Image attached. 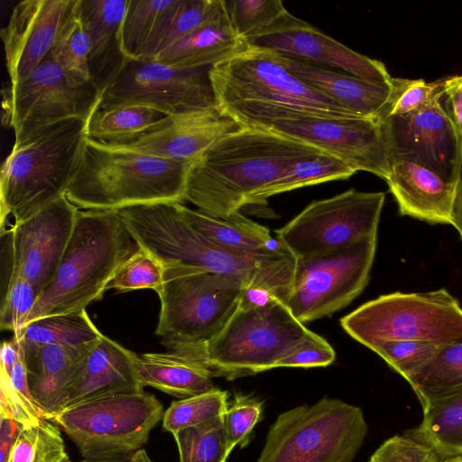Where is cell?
Here are the masks:
<instances>
[{
  "label": "cell",
  "mask_w": 462,
  "mask_h": 462,
  "mask_svg": "<svg viewBox=\"0 0 462 462\" xmlns=\"http://www.w3.org/2000/svg\"><path fill=\"white\" fill-rule=\"evenodd\" d=\"M180 203H154L118 210L139 246L166 265H187L238 281L245 290L269 291L285 304L291 294L296 257L285 247L265 254L224 248L194 228Z\"/></svg>",
  "instance_id": "1"
},
{
  "label": "cell",
  "mask_w": 462,
  "mask_h": 462,
  "mask_svg": "<svg viewBox=\"0 0 462 462\" xmlns=\"http://www.w3.org/2000/svg\"><path fill=\"white\" fill-rule=\"evenodd\" d=\"M320 152L268 130L244 127L219 139L191 163L185 201L208 215L228 217L252 205L286 168Z\"/></svg>",
  "instance_id": "2"
},
{
  "label": "cell",
  "mask_w": 462,
  "mask_h": 462,
  "mask_svg": "<svg viewBox=\"0 0 462 462\" xmlns=\"http://www.w3.org/2000/svg\"><path fill=\"white\" fill-rule=\"evenodd\" d=\"M209 76L218 107L245 128L310 116L362 118L295 78L270 51L245 45Z\"/></svg>",
  "instance_id": "3"
},
{
  "label": "cell",
  "mask_w": 462,
  "mask_h": 462,
  "mask_svg": "<svg viewBox=\"0 0 462 462\" xmlns=\"http://www.w3.org/2000/svg\"><path fill=\"white\" fill-rule=\"evenodd\" d=\"M191 162L110 147L87 139L65 196L79 209L120 210L183 203Z\"/></svg>",
  "instance_id": "4"
},
{
  "label": "cell",
  "mask_w": 462,
  "mask_h": 462,
  "mask_svg": "<svg viewBox=\"0 0 462 462\" xmlns=\"http://www.w3.org/2000/svg\"><path fill=\"white\" fill-rule=\"evenodd\" d=\"M139 249L118 210L79 209L57 272L39 295L28 323L86 310L103 298L119 267Z\"/></svg>",
  "instance_id": "5"
},
{
  "label": "cell",
  "mask_w": 462,
  "mask_h": 462,
  "mask_svg": "<svg viewBox=\"0 0 462 462\" xmlns=\"http://www.w3.org/2000/svg\"><path fill=\"white\" fill-rule=\"evenodd\" d=\"M88 120L72 118L14 141L0 175L1 230L19 224L65 195L79 168Z\"/></svg>",
  "instance_id": "6"
},
{
  "label": "cell",
  "mask_w": 462,
  "mask_h": 462,
  "mask_svg": "<svg viewBox=\"0 0 462 462\" xmlns=\"http://www.w3.org/2000/svg\"><path fill=\"white\" fill-rule=\"evenodd\" d=\"M244 291L232 278L194 266L166 265L155 333L167 350L207 348L236 310Z\"/></svg>",
  "instance_id": "7"
},
{
  "label": "cell",
  "mask_w": 462,
  "mask_h": 462,
  "mask_svg": "<svg viewBox=\"0 0 462 462\" xmlns=\"http://www.w3.org/2000/svg\"><path fill=\"white\" fill-rule=\"evenodd\" d=\"M367 432L361 408L324 397L281 413L257 462H352Z\"/></svg>",
  "instance_id": "8"
},
{
  "label": "cell",
  "mask_w": 462,
  "mask_h": 462,
  "mask_svg": "<svg viewBox=\"0 0 462 462\" xmlns=\"http://www.w3.org/2000/svg\"><path fill=\"white\" fill-rule=\"evenodd\" d=\"M309 329L278 298L241 305L207 344L216 376L228 380L276 368L304 340Z\"/></svg>",
  "instance_id": "9"
},
{
  "label": "cell",
  "mask_w": 462,
  "mask_h": 462,
  "mask_svg": "<svg viewBox=\"0 0 462 462\" xmlns=\"http://www.w3.org/2000/svg\"><path fill=\"white\" fill-rule=\"evenodd\" d=\"M340 324L351 337L370 349L386 341L442 346L462 340V308L445 289L379 296L346 315Z\"/></svg>",
  "instance_id": "10"
},
{
  "label": "cell",
  "mask_w": 462,
  "mask_h": 462,
  "mask_svg": "<svg viewBox=\"0 0 462 462\" xmlns=\"http://www.w3.org/2000/svg\"><path fill=\"white\" fill-rule=\"evenodd\" d=\"M163 414L162 402L143 391L77 405L49 420L74 442L83 458L92 459L141 449Z\"/></svg>",
  "instance_id": "11"
},
{
  "label": "cell",
  "mask_w": 462,
  "mask_h": 462,
  "mask_svg": "<svg viewBox=\"0 0 462 462\" xmlns=\"http://www.w3.org/2000/svg\"><path fill=\"white\" fill-rule=\"evenodd\" d=\"M384 192L350 189L308 205L276 238L296 258L328 254L377 236Z\"/></svg>",
  "instance_id": "12"
},
{
  "label": "cell",
  "mask_w": 462,
  "mask_h": 462,
  "mask_svg": "<svg viewBox=\"0 0 462 462\" xmlns=\"http://www.w3.org/2000/svg\"><path fill=\"white\" fill-rule=\"evenodd\" d=\"M377 236L328 254L296 258L291 294L286 302L301 323L345 308L365 289L374 263Z\"/></svg>",
  "instance_id": "13"
},
{
  "label": "cell",
  "mask_w": 462,
  "mask_h": 462,
  "mask_svg": "<svg viewBox=\"0 0 462 462\" xmlns=\"http://www.w3.org/2000/svg\"><path fill=\"white\" fill-rule=\"evenodd\" d=\"M101 96L92 81L83 85L69 81L49 54L27 78L3 88L2 122L19 141L60 121L88 120Z\"/></svg>",
  "instance_id": "14"
},
{
  "label": "cell",
  "mask_w": 462,
  "mask_h": 462,
  "mask_svg": "<svg viewBox=\"0 0 462 462\" xmlns=\"http://www.w3.org/2000/svg\"><path fill=\"white\" fill-rule=\"evenodd\" d=\"M210 69L177 68L158 60H129L102 94L98 109L142 106L169 116L217 107Z\"/></svg>",
  "instance_id": "15"
},
{
  "label": "cell",
  "mask_w": 462,
  "mask_h": 462,
  "mask_svg": "<svg viewBox=\"0 0 462 462\" xmlns=\"http://www.w3.org/2000/svg\"><path fill=\"white\" fill-rule=\"evenodd\" d=\"M442 95L410 114L388 116L381 127L390 163L412 161L456 183L462 139L441 105Z\"/></svg>",
  "instance_id": "16"
},
{
  "label": "cell",
  "mask_w": 462,
  "mask_h": 462,
  "mask_svg": "<svg viewBox=\"0 0 462 462\" xmlns=\"http://www.w3.org/2000/svg\"><path fill=\"white\" fill-rule=\"evenodd\" d=\"M313 146L384 180L390 162L381 122L367 118L301 116L280 119L263 128Z\"/></svg>",
  "instance_id": "17"
},
{
  "label": "cell",
  "mask_w": 462,
  "mask_h": 462,
  "mask_svg": "<svg viewBox=\"0 0 462 462\" xmlns=\"http://www.w3.org/2000/svg\"><path fill=\"white\" fill-rule=\"evenodd\" d=\"M244 43L380 84L393 79L383 62L347 48L288 11Z\"/></svg>",
  "instance_id": "18"
},
{
  "label": "cell",
  "mask_w": 462,
  "mask_h": 462,
  "mask_svg": "<svg viewBox=\"0 0 462 462\" xmlns=\"http://www.w3.org/2000/svg\"><path fill=\"white\" fill-rule=\"evenodd\" d=\"M79 210L64 195L11 227L13 275L30 282L39 295L57 272Z\"/></svg>",
  "instance_id": "19"
},
{
  "label": "cell",
  "mask_w": 462,
  "mask_h": 462,
  "mask_svg": "<svg viewBox=\"0 0 462 462\" xmlns=\"http://www.w3.org/2000/svg\"><path fill=\"white\" fill-rule=\"evenodd\" d=\"M242 128L217 106L165 116L127 142L105 145L193 162L219 139Z\"/></svg>",
  "instance_id": "20"
},
{
  "label": "cell",
  "mask_w": 462,
  "mask_h": 462,
  "mask_svg": "<svg viewBox=\"0 0 462 462\" xmlns=\"http://www.w3.org/2000/svg\"><path fill=\"white\" fill-rule=\"evenodd\" d=\"M78 0H24L1 30L11 84L27 78L49 55L57 34Z\"/></svg>",
  "instance_id": "21"
},
{
  "label": "cell",
  "mask_w": 462,
  "mask_h": 462,
  "mask_svg": "<svg viewBox=\"0 0 462 462\" xmlns=\"http://www.w3.org/2000/svg\"><path fill=\"white\" fill-rule=\"evenodd\" d=\"M276 55L298 79L355 115L379 122L390 115L404 80L393 78L392 84H380L340 70Z\"/></svg>",
  "instance_id": "22"
},
{
  "label": "cell",
  "mask_w": 462,
  "mask_h": 462,
  "mask_svg": "<svg viewBox=\"0 0 462 462\" xmlns=\"http://www.w3.org/2000/svg\"><path fill=\"white\" fill-rule=\"evenodd\" d=\"M135 355L102 334L89 347L68 387L60 411L104 398L143 392Z\"/></svg>",
  "instance_id": "23"
},
{
  "label": "cell",
  "mask_w": 462,
  "mask_h": 462,
  "mask_svg": "<svg viewBox=\"0 0 462 462\" xmlns=\"http://www.w3.org/2000/svg\"><path fill=\"white\" fill-rule=\"evenodd\" d=\"M129 0H79L89 41L91 81L102 95L129 60L123 50L122 23Z\"/></svg>",
  "instance_id": "24"
},
{
  "label": "cell",
  "mask_w": 462,
  "mask_h": 462,
  "mask_svg": "<svg viewBox=\"0 0 462 462\" xmlns=\"http://www.w3.org/2000/svg\"><path fill=\"white\" fill-rule=\"evenodd\" d=\"M399 213L430 224H450L456 183L431 169L408 160L390 163L385 180Z\"/></svg>",
  "instance_id": "25"
},
{
  "label": "cell",
  "mask_w": 462,
  "mask_h": 462,
  "mask_svg": "<svg viewBox=\"0 0 462 462\" xmlns=\"http://www.w3.org/2000/svg\"><path fill=\"white\" fill-rule=\"evenodd\" d=\"M134 363L143 387L150 386L182 398L217 388L212 381L216 375L208 363L207 350L136 354Z\"/></svg>",
  "instance_id": "26"
},
{
  "label": "cell",
  "mask_w": 462,
  "mask_h": 462,
  "mask_svg": "<svg viewBox=\"0 0 462 462\" xmlns=\"http://www.w3.org/2000/svg\"><path fill=\"white\" fill-rule=\"evenodd\" d=\"M93 343L66 346L23 340L30 392L46 420L60 411L67 389Z\"/></svg>",
  "instance_id": "27"
},
{
  "label": "cell",
  "mask_w": 462,
  "mask_h": 462,
  "mask_svg": "<svg viewBox=\"0 0 462 462\" xmlns=\"http://www.w3.org/2000/svg\"><path fill=\"white\" fill-rule=\"evenodd\" d=\"M245 46L232 26L225 1L211 19L171 45L154 60L177 68L212 67Z\"/></svg>",
  "instance_id": "28"
},
{
  "label": "cell",
  "mask_w": 462,
  "mask_h": 462,
  "mask_svg": "<svg viewBox=\"0 0 462 462\" xmlns=\"http://www.w3.org/2000/svg\"><path fill=\"white\" fill-rule=\"evenodd\" d=\"M179 208L194 228L224 248L244 254L273 253L285 248L265 226L245 217L240 211L226 217H217L189 208L183 203H180Z\"/></svg>",
  "instance_id": "29"
},
{
  "label": "cell",
  "mask_w": 462,
  "mask_h": 462,
  "mask_svg": "<svg viewBox=\"0 0 462 462\" xmlns=\"http://www.w3.org/2000/svg\"><path fill=\"white\" fill-rule=\"evenodd\" d=\"M225 0H173L158 19L140 60H154L167 48L211 19Z\"/></svg>",
  "instance_id": "30"
},
{
  "label": "cell",
  "mask_w": 462,
  "mask_h": 462,
  "mask_svg": "<svg viewBox=\"0 0 462 462\" xmlns=\"http://www.w3.org/2000/svg\"><path fill=\"white\" fill-rule=\"evenodd\" d=\"M422 410L462 393V340L440 346L436 356L408 381Z\"/></svg>",
  "instance_id": "31"
},
{
  "label": "cell",
  "mask_w": 462,
  "mask_h": 462,
  "mask_svg": "<svg viewBox=\"0 0 462 462\" xmlns=\"http://www.w3.org/2000/svg\"><path fill=\"white\" fill-rule=\"evenodd\" d=\"M405 432L429 444L444 459L462 456V393L427 406L421 422Z\"/></svg>",
  "instance_id": "32"
},
{
  "label": "cell",
  "mask_w": 462,
  "mask_h": 462,
  "mask_svg": "<svg viewBox=\"0 0 462 462\" xmlns=\"http://www.w3.org/2000/svg\"><path fill=\"white\" fill-rule=\"evenodd\" d=\"M356 171L341 159L326 153L302 159L286 168L273 182L262 189L252 205L263 204L267 199L282 192L337 180H346Z\"/></svg>",
  "instance_id": "33"
},
{
  "label": "cell",
  "mask_w": 462,
  "mask_h": 462,
  "mask_svg": "<svg viewBox=\"0 0 462 462\" xmlns=\"http://www.w3.org/2000/svg\"><path fill=\"white\" fill-rule=\"evenodd\" d=\"M165 116L142 106L97 109L88 122V139L102 144H118L133 139Z\"/></svg>",
  "instance_id": "34"
},
{
  "label": "cell",
  "mask_w": 462,
  "mask_h": 462,
  "mask_svg": "<svg viewBox=\"0 0 462 462\" xmlns=\"http://www.w3.org/2000/svg\"><path fill=\"white\" fill-rule=\"evenodd\" d=\"M102 335L87 310L51 315L29 322L22 334L24 341L39 345L81 346Z\"/></svg>",
  "instance_id": "35"
},
{
  "label": "cell",
  "mask_w": 462,
  "mask_h": 462,
  "mask_svg": "<svg viewBox=\"0 0 462 462\" xmlns=\"http://www.w3.org/2000/svg\"><path fill=\"white\" fill-rule=\"evenodd\" d=\"M49 54L72 83L83 85L91 82L89 41L81 20L79 0L61 25Z\"/></svg>",
  "instance_id": "36"
},
{
  "label": "cell",
  "mask_w": 462,
  "mask_h": 462,
  "mask_svg": "<svg viewBox=\"0 0 462 462\" xmlns=\"http://www.w3.org/2000/svg\"><path fill=\"white\" fill-rule=\"evenodd\" d=\"M60 431L46 419L22 429L7 462H73Z\"/></svg>",
  "instance_id": "37"
},
{
  "label": "cell",
  "mask_w": 462,
  "mask_h": 462,
  "mask_svg": "<svg viewBox=\"0 0 462 462\" xmlns=\"http://www.w3.org/2000/svg\"><path fill=\"white\" fill-rule=\"evenodd\" d=\"M225 414L173 435L180 462H226Z\"/></svg>",
  "instance_id": "38"
},
{
  "label": "cell",
  "mask_w": 462,
  "mask_h": 462,
  "mask_svg": "<svg viewBox=\"0 0 462 462\" xmlns=\"http://www.w3.org/2000/svg\"><path fill=\"white\" fill-rule=\"evenodd\" d=\"M228 393L216 388L205 393L172 402L164 411L162 427L172 435L224 415L228 408Z\"/></svg>",
  "instance_id": "39"
},
{
  "label": "cell",
  "mask_w": 462,
  "mask_h": 462,
  "mask_svg": "<svg viewBox=\"0 0 462 462\" xmlns=\"http://www.w3.org/2000/svg\"><path fill=\"white\" fill-rule=\"evenodd\" d=\"M173 0H129L122 23V44L129 60H140L160 18Z\"/></svg>",
  "instance_id": "40"
},
{
  "label": "cell",
  "mask_w": 462,
  "mask_h": 462,
  "mask_svg": "<svg viewBox=\"0 0 462 462\" xmlns=\"http://www.w3.org/2000/svg\"><path fill=\"white\" fill-rule=\"evenodd\" d=\"M164 282V265L148 251L140 249L117 270L107 285V290L128 292L140 289H152L157 294Z\"/></svg>",
  "instance_id": "41"
},
{
  "label": "cell",
  "mask_w": 462,
  "mask_h": 462,
  "mask_svg": "<svg viewBox=\"0 0 462 462\" xmlns=\"http://www.w3.org/2000/svg\"><path fill=\"white\" fill-rule=\"evenodd\" d=\"M226 5L232 26L243 42L287 12L281 0H233Z\"/></svg>",
  "instance_id": "42"
},
{
  "label": "cell",
  "mask_w": 462,
  "mask_h": 462,
  "mask_svg": "<svg viewBox=\"0 0 462 462\" xmlns=\"http://www.w3.org/2000/svg\"><path fill=\"white\" fill-rule=\"evenodd\" d=\"M440 346L425 341L396 340L379 343L371 350L408 381L436 356Z\"/></svg>",
  "instance_id": "43"
},
{
  "label": "cell",
  "mask_w": 462,
  "mask_h": 462,
  "mask_svg": "<svg viewBox=\"0 0 462 462\" xmlns=\"http://www.w3.org/2000/svg\"><path fill=\"white\" fill-rule=\"evenodd\" d=\"M38 297L39 292L30 282L13 275L6 291L2 295L1 328L21 336Z\"/></svg>",
  "instance_id": "44"
},
{
  "label": "cell",
  "mask_w": 462,
  "mask_h": 462,
  "mask_svg": "<svg viewBox=\"0 0 462 462\" xmlns=\"http://www.w3.org/2000/svg\"><path fill=\"white\" fill-rule=\"evenodd\" d=\"M262 412L263 402L258 399L249 395L236 394L224 418L229 454L236 445L245 448L249 443V436L255 424L261 420Z\"/></svg>",
  "instance_id": "45"
},
{
  "label": "cell",
  "mask_w": 462,
  "mask_h": 462,
  "mask_svg": "<svg viewBox=\"0 0 462 462\" xmlns=\"http://www.w3.org/2000/svg\"><path fill=\"white\" fill-rule=\"evenodd\" d=\"M429 444L404 432L387 439L373 453L369 462H443Z\"/></svg>",
  "instance_id": "46"
},
{
  "label": "cell",
  "mask_w": 462,
  "mask_h": 462,
  "mask_svg": "<svg viewBox=\"0 0 462 462\" xmlns=\"http://www.w3.org/2000/svg\"><path fill=\"white\" fill-rule=\"evenodd\" d=\"M336 353L330 344L318 334L309 331L304 340L276 367H324L334 362Z\"/></svg>",
  "instance_id": "47"
},
{
  "label": "cell",
  "mask_w": 462,
  "mask_h": 462,
  "mask_svg": "<svg viewBox=\"0 0 462 462\" xmlns=\"http://www.w3.org/2000/svg\"><path fill=\"white\" fill-rule=\"evenodd\" d=\"M443 90V79L426 82L423 79H404L402 89L389 116H402L414 112Z\"/></svg>",
  "instance_id": "48"
},
{
  "label": "cell",
  "mask_w": 462,
  "mask_h": 462,
  "mask_svg": "<svg viewBox=\"0 0 462 462\" xmlns=\"http://www.w3.org/2000/svg\"><path fill=\"white\" fill-rule=\"evenodd\" d=\"M440 102L462 139V75L443 79Z\"/></svg>",
  "instance_id": "49"
},
{
  "label": "cell",
  "mask_w": 462,
  "mask_h": 462,
  "mask_svg": "<svg viewBox=\"0 0 462 462\" xmlns=\"http://www.w3.org/2000/svg\"><path fill=\"white\" fill-rule=\"evenodd\" d=\"M22 429L23 428L14 420L0 416V462H7Z\"/></svg>",
  "instance_id": "50"
},
{
  "label": "cell",
  "mask_w": 462,
  "mask_h": 462,
  "mask_svg": "<svg viewBox=\"0 0 462 462\" xmlns=\"http://www.w3.org/2000/svg\"><path fill=\"white\" fill-rule=\"evenodd\" d=\"M451 225L457 230L462 238V156L458 167L455 199L451 215Z\"/></svg>",
  "instance_id": "51"
},
{
  "label": "cell",
  "mask_w": 462,
  "mask_h": 462,
  "mask_svg": "<svg viewBox=\"0 0 462 462\" xmlns=\"http://www.w3.org/2000/svg\"><path fill=\"white\" fill-rule=\"evenodd\" d=\"M79 462H153L148 456L145 449L141 448L136 451L117 456L101 457V458H84Z\"/></svg>",
  "instance_id": "52"
},
{
  "label": "cell",
  "mask_w": 462,
  "mask_h": 462,
  "mask_svg": "<svg viewBox=\"0 0 462 462\" xmlns=\"http://www.w3.org/2000/svg\"><path fill=\"white\" fill-rule=\"evenodd\" d=\"M443 462H462V456L448 457L445 458Z\"/></svg>",
  "instance_id": "53"
}]
</instances>
